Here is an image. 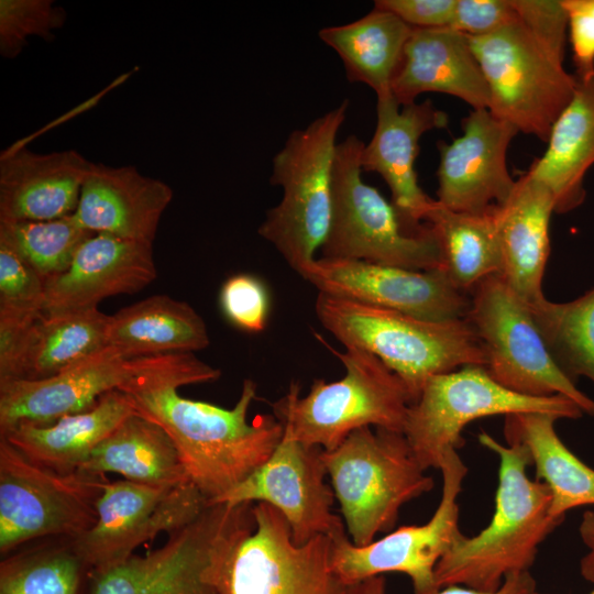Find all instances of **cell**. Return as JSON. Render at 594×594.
Returning a JSON list of instances; mask_svg holds the SVG:
<instances>
[{"mask_svg":"<svg viewBox=\"0 0 594 594\" xmlns=\"http://www.w3.org/2000/svg\"><path fill=\"white\" fill-rule=\"evenodd\" d=\"M130 374L119 386L133 410L158 425L172 439L189 481L208 499L219 498L268 460L284 435L273 414L249 409L257 385L246 378L233 408L188 399L186 385L217 381L219 369L194 353H172L130 360Z\"/></svg>","mask_w":594,"mask_h":594,"instance_id":"6da1fadb","label":"cell"},{"mask_svg":"<svg viewBox=\"0 0 594 594\" xmlns=\"http://www.w3.org/2000/svg\"><path fill=\"white\" fill-rule=\"evenodd\" d=\"M477 439L499 461L494 514L477 535L462 534L440 559L435 571L440 590L497 591L508 575L529 571L539 546L564 521L550 514L548 485L527 476L531 459L526 447L504 446L485 431Z\"/></svg>","mask_w":594,"mask_h":594,"instance_id":"7a4b0ae2","label":"cell"},{"mask_svg":"<svg viewBox=\"0 0 594 594\" xmlns=\"http://www.w3.org/2000/svg\"><path fill=\"white\" fill-rule=\"evenodd\" d=\"M315 311L344 348L364 350L394 372L411 404L431 377L466 365H486L483 344L466 318L426 320L322 293Z\"/></svg>","mask_w":594,"mask_h":594,"instance_id":"3957f363","label":"cell"},{"mask_svg":"<svg viewBox=\"0 0 594 594\" xmlns=\"http://www.w3.org/2000/svg\"><path fill=\"white\" fill-rule=\"evenodd\" d=\"M349 100L293 131L273 158L272 185L283 188L280 202L267 210L258 234L305 278L323 245L332 219L337 135Z\"/></svg>","mask_w":594,"mask_h":594,"instance_id":"277c9868","label":"cell"},{"mask_svg":"<svg viewBox=\"0 0 594 594\" xmlns=\"http://www.w3.org/2000/svg\"><path fill=\"white\" fill-rule=\"evenodd\" d=\"M330 350L342 362L344 376L330 383L315 380L305 397L299 384L292 383L272 404L273 414L297 440L324 451L364 427L403 432L411 400L402 380L364 350Z\"/></svg>","mask_w":594,"mask_h":594,"instance_id":"5b68a950","label":"cell"},{"mask_svg":"<svg viewBox=\"0 0 594 594\" xmlns=\"http://www.w3.org/2000/svg\"><path fill=\"white\" fill-rule=\"evenodd\" d=\"M252 507L208 504L195 520L169 532L161 548L89 571L86 594H222L224 563L254 527Z\"/></svg>","mask_w":594,"mask_h":594,"instance_id":"8992f818","label":"cell"},{"mask_svg":"<svg viewBox=\"0 0 594 594\" xmlns=\"http://www.w3.org/2000/svg\"><path fill=\"white\" fill-rule=\"evenodd\" d=\"M322 459L355 546L392 530L400 508L435 487L403 432L360 428Z\"/></svg>","mask_w":594,"mask_h":594,"instance_id":"52a82bcc","label":"cell"},{"mask_svg":"<svg viewBox=\"0 0 594 594\" xmlns=\"http://www.w3.org/2000/svg\"><path fill=\"white\" fill-rule=\"evenodd\" d=\"M364 143L349 135L337 145L333 210L322 257L428 271L442 268L431 227L409 223L377 188L362 179Z\"/></svg>","mask_w":594,"mask_h":594,"instance_id":"ba28073f","label":"cell"},{"mask_svg":"<svg viewBox=\"0 0 594 594\" xmlns=\"http://www.w3.org/2000/svg\"><path fill=\"white\" fill-rule=\"evenodd\" d=\"M490 90V112L547 142L571 101L578 78L517 18L483 36H469Z\"/></svg>","mask_w":594,"mask_h":594,"instance_id":"9c48e42d","label":"cell"},{"mask_svg":"<svg viewBox=\"0 0 594 594\" xmlns=\"http://www.w3.org/2000/svg\"><path fill=\"white\" fill-rule=\"evenodd\" d=\"M520 413L579 419L581 408L562 395L532 397L515 393L491 377L484 366L466 365L431 377L408 408L403 433L421 465L439 469L447 454L464 444L462 431L477 419Z\"/></svg>","mask_w":594,"mask_h":594,"instance_id":"30bf717a","label":"cell"},{"mask_svg":"<svg viewBox=\"0 0 594 594\" xmlns=\"http://www.w3.org/2000/svg\"><path fill=\"white\" fill-rule=\"evenodd\" d=\"M466 319L483 344L485 369L498 384L526 396H565L594 417V399L561 371L529 307L501 275L482 280L470 293Z\"/></svg>","mask_w":594,"mask_h":594,"instance_id":"8fae6325","label":"cell"},{"mask_svg":"<svg viewBox=\"0 0 594 594\" xmlns=\"http://www.w3.org/2000/svg\"><path fill=\"white\" fill-rule=\"evenodd\" d=\"M105 475L57 473L29 461L0 438V553L30 540H74L97 520Z\"/></svg>","mask_w":594,"mask_h":594,"instance_id":"7c38bea8","label":"cell"},{"mask_svg":"<svg viewBox=\"0 0 594 594\" xmlns=\"http://www.w3.org/2000/svg\"><path fill=\"white\" fill-rule=\"evenodd\" d=\"M255 525L231 550L220 580L222 594H350L331 565V538L296 544L282 513L253 503Z\"/></svg>","mask_w":594,"mask_h":594,"instance_id":"4fadbf2b","label":"cell"},{"mask_svg":"<svg viewBox=\"0 0 594 594\" xmlns=\"http://www.w3.org/2000/svg\"><path fill=\"white\" fill-rule=\"evenodd\" d=\"M440 471L442 494L431 518L424 525L402 526L366 546H355L345 529L331 536V565L337 575L353 585L384 573L406 574L414 594H437L436 566L462 535L458 503L468 468L453 451Z\"/></svg>","mask_w":594,"mask_h":594,"instance_id":"5bb4252c","label":"cell"},{"mask_svg":"<svg viewBox=\"0 0 594 594\" xmlns=\"http://www.w3.org/2000/svg\"><path fill=\"white\" fill-rule=\"evenodd\" d=\"M208 499L191 483L160 487L129 480L105 482L95 525L72 544L89 571L121 562L161 532L195 520Z\"/></svg>","mask_w":594,"mask_h":594,"instance_id":"9a60e30c","label":"cell"},{"mask_svg":"<svg viewBox=\"0 0 594 594\" xmlns=\"http://www.w3.org/2000/svg\"><path fill=\"white\" fill-rule=\"evenodd\" d=\"M323 450L297 440L284 426L282 440L266 462L235 487L208 504L235 506L267 503L278 509L290 526L296 544L344 529L332 513L334 493L326 482Z\"/></svg>","mask_w":594,"mask_h":594,"instance_id":"2e32d148","label":"cell"},{"mask_svg":"<svg viewBox=\"0 0 594 594\" xmlns=\"http://www.w3.org/2000/svg\"><path fill=\"white\" fill-rule=\"evenodd\" d=\"M305 280L319 293L432 321L466 318L470 294L442 268L409 270L354 260L317 258Z\"/></svg>","mask_w":594,"mask_h":594,"instance_id":"e0dca14e","label":"cell"},{"mask_svg":"<svg viewBox=\"0 0 594 594\" xmlns=\"http://www.w3.org/2000/svg\"><path fill=\"white\" fill-rule=\"evenodd\" d=\"M462 135L439 141L437 201L453 211L483 213L504 204L516 186L507 168V151L519 131L488 109L472 110L462 120Z\"/></svg>","mask_w":594,"mask_h":594,"instance_id":"ac0fdd59","label":"cell"},{"mask_svg":"<svg viewBox=\"0 0 594 594\" xmlns=\"http://www.w3.org/2000/svg\"><path fill=\"white\" fill-rule=\"evenodd\" d=\"M130 360L106 346L58 373L40 378L0 381V432L28 421L50 425L92 408L130 374Z\"/></svg>","mask_w":594,"mask_h":594,"instance_id":"d6986e66","label":"cell"},{"mask_svg":"<svg viewBox=\"0 0 594 594\" xmlns=\"http://www.w3.org/2000/svg\"><path fill=\"white\" fill-rule=\"evenodd\" d=\"M376 118L374 134L362 151V169L380 174L398 212L409 223L422 224L435 199L418 184L419 140L430 130L446 128L449 117L430 100L400 106L388 94L377 97Z\"/></svg>","mask_w":594,"mask_h":594,"instance_id":"ffe728a7","label":"cell"},{"mask_svg":"<svg viewBox=\"0 0 594 594\" xmlns=\"http://www.w3.org/2000/svg\"><path fill=\"white\" fill-rule=\"evenodd\" d=\"M157 276L153 246L109 233H92L69 266L45 283L44 314L95 308L112 296L134 294Z\"/></svg>","mask_w":594,"mask_h":594,"instance_id":"44dd1931","label":"cell"},{"mask_svg":"<svg viewBox=\"0 0 594 594\" xmlns=\"http://www.w3.org/2000/svg\"><path fill=\"white\" fill-rule=\"evenodd\" d=\"M172 199L173 189L166 183L141 174L134 166L91 163L73 216L91 233L153 246Z\"/></svg>","mask_w":594,"mask_h":594,"instance_id":"7402d4cb","label":"cell"},{"mask_svg":"<svg viewBox=\"0 0 594 594\" xmlns=\"http://www.w3.org/2000/svg\"><path fill=\"white\" fill-rule=\"evenodd\" d=\"M400 106L425 92L453 96L473 110L488 109L490 90L469 36L451 28H413L391 86Z\"/></svg>","mask_w":594,"mask_h":594,"instance_id":"603a6c76","label":"cell"},{"mask_svg":"<svg viewBox=\"0 0 594 594\" xmlns=\"http://www.w3.org/2000/svg\"><path fill=\"white\" fill-rule=\"evenodd\" d=\"M91 162L75 150L25 147L0 158V220H53L75 212Z\"/></svg>","mask_w":594,"mask_h":594,"instance_id":"cb8c5ba5","label":"cell"},{"mask_svg":"<svg viewBox=\"0 0 594 594\" xmlns=\"http://www.w3.org/2000/svg\"><path fill=\"white\" fill-rule=\"evenodd\" d=\"M556 213L550 191L527 172L509 198L494 208L501 276L531 307L546 299L542 279L550 254L549 224Z\"/></svg>","mask_w":594,"mask_h":594,"instance_id":"d4e9b609","label":"cell"},{"mask_svg":"<svg viewBox=\"0 0 594 594\" xmlns=\"http://www.w3.org/2000/svg\"><path fill=\"white\" fill-rule=\"evenodd\" d=\"M133 414L124 394L113 389L89 410L44 426L22 421L0 433L29 461L67 474L76 472L92 450Z\"/></svg>","mask_w":594,"mask_h":594,"instance_id":"484cf974","label":"cell"},{"mask_svg":"<svg viewBox=\"0 0 594 594\" xmlns=\"http://www.w3.org/2000/svg\"><path fill=\"white\" fill-rule=\"evenodd\" d=\"M543 154L527 173L553 197L556 213L585 200L584 176L594 164V77L579 80L575 92L553 123Z\"/></svg>","mask_w":594,"mask_h":594,"instance_id":"4316f807","label":"cell"},{"mask_svg":"<svg viewBox=\"0 0 594 594\" xmlns=\"http://www.w3.org/2000/svg\"><path fill=\"white\" fill-rule=\"evenodd\" d=\"M210 344L207 324L187 302L153 295L110 316L107 346L127 360L194 353Z\"/></svg>","mask_w":594,"mask_h":594,"instance_id":"83f0119b","label":"cell"},{"mask_svg":"<svg viewBox=\"0 0 594 594\" xmlns=\"http://www.w3.org/2000/svg\"><path fill=\"white\" fill-rule=\"evenodd\" d=\"M77 471L90 475L118 473L125 480L160 487L190 483L168 435L136 413L102 440Z\"/></svg>","mask_w":594,"mask_h":594,"instance_id":"f1b7e54d","label":"cell"},{"mask_svg":"<svg viewBox=\"0 0 594 594\" xmlns=\"http://www.w3.org/2000/svg\"><path fill=\"white\" fill-rule=\"evenodd\" d=\"M558 417L542 413L505 416L507 444L526 447L538 481L551 492L550 514L565 518L569 510L594 505V469L576 457L556 431Z\"/></svg>","mask_w":594,"mask_h":594,"instance_id":"f546056e","label":"cell"},{"mask_svg":"<svg viewBox=\"0 0 594 594\" xmlns=\"http://www.w3.org/2000/svg\"><path fill=\"white\" fill-rule=\"evenodd\" d=\"M411 31L393 12L374 8L351 23L321 29L319 37L338 53L348 80L370 86L378 97L392 94Z\"/></svg>","mask_w":594,"mask_h":594,"instance_id":"4dcf8cb0","label":"cell"},{"mask_svg":"<svg viewBox=\"0 0 594 594\" xmlns=\"http://www.w3.org/2000/svg\"><path fill=\"white\" fill-rule=\"evenodd\" d=\"M494 208L483 213L459 212L435 199L424 220L438 240L442 270L459 289L468 294L482 280L499 275L502 271Z\"/></svg>","mask_w":594,"mask_h":594,"instance_id":"1f68e13d","label":"cell"},{"mask_svg":"<svg viewBox=\"0 0 594 594\" xmlns=\"http://www.w3.org/2000/svg\"><path fill=\"white\" fill-rule=\"evenodd\" d=\"M109 318L97 307L43 314L32 327L20 378L52 376L106 348Z\"/></svg>","mask_w":594,"mask_h":594,"instance_id":"d6a6232c","label":"cell"},{"mask_svg":"<svg viewBox=\"0 0 594 594\" xmlns=\"http://www.w3.org/2000/svg\"><path fill=\"white\" fill-rule=\"evenodd\" d=\"M529 309L561 371L574 383L580 376L594 383V288L571 301L546 298Z\"/></svg>","mask_w":594,"mask_h":594,"instance_id":"836d02e7","label":"cell"},{"mask_svg":"<svg viewBox=\"0 0 594 594\" xmlns=\"http://www.w3.org/2000/svg\"><path fill=\"white\" fill-rule=\"evenodd\" d=\"M88 573L69 540L7 556L0 563V594H81Z\"/></svg>","mask_w":594,"mask_h":594,"instance_id":"e575fe53","label":"cell"},{"mask_svg":"<svg viewBox=\"0 0 594 594\" xmlns=\"http://www.w3.org/2000/svg\"><path fill=\"white\" fill-rule=\"evenodd\" d=\"M92 233L73 215L53 220H0V240L13 248L45 280L62 274Z\"/></svg>","mask_w":594,"mask_h":594,"instance_id":"d590c367","label":"cell"},{"mask_svg":"<svg viewBox=\"0 0 594 594\" xmlns=\"http://www.w3.org/2000/svg\"><path fill=\"white\" fill-rule=\"evenodd\" d=\"M67 13L52 0L0 1V54L15 58L29 37L54 38V31L66 22Z\"/></svg>","mask_w":594,"mask_h":594,"instance_id":"8d00e7d4","label":"cell"},{"mask_svg":"<svg viewBox=\"0 0 594 594\" xmlns=\"http://www.w3.org/2000/svg\"><path fill=\"white\" fill-rule=\"evenodd\" d=\"M219 304L224 317L238 329L258 333L266 328L271 296L261 278L246 273L230 276L221 286Z\"/></svg>","mask_w":594,"mask_h":594,"instance_id":"74e56055","label":"cell"},{"mask_svg":"<svg viewBox=\"0 0 594 594\" xmlns=\"http://www.w3.org/2000/svg\"><path fill=\"white\" fill-rule=\"evenodd\" d=\"M45 280L7 242L0 240V308L44 312Z\"/></svg>","mask_w":594,"mask_h":594,"instance_id":"f35d334b","label":"cell"},{"mask_svg":"<svg viewBox=\"0 0 594 594\" xmlns=\"http://www.w3.org/2000/svg\"><path fill=\"white\" fill-rule=\"evenodd\" d=\"M517 20L546 47L564 58L568 14L561 0H513Z\"/></svg>","mask_w":594,"mask_h":594,"instance_id":"ab89813d","label":"cell"},{"mask_svg":"<svg viewBox=\"0 0 594 594\" xmlns=\"http://www.w3.org/2000/svg\"><path fill=\"white\" fill-rule=\"evenodd\" d=\"M43 314L0 308V381L20 378L32 327Z\"/></svg>","mask_w":594,"mask_h":594,"instance_id":"60d3db41","label":"cell"},{"mask_svg":"<svg viewBox=\"0 0 594 594\" xmlns=\"http://www.w3.org/2000/svg\"><path fill=\"white\" fill-rule=\"evenodd\" d=\"M568 14V36L572 46L575 77H594V0H561Z\"/></svg>","mask_w":594,"mask_h":594,"instance_id":"b9f144b4","label":"cell"},{"mask_svg":"<svg viewBox=\"0 0 594 594\" xmlns=\"http://www.w3.org/2000/svg\"><path fill=\"white\" fill-rule=\"evenodd\" d=\"M516 19L513 0H457L451 29L483 36Z\"/></svg>","mask_w":594,"mask_h":594,"instance_id":"7bdbcfd3","label":"cell"},{"mask_svg":"<svg viewBox=\"0 0 594 594\" xmlns=\"http://www.w3.org/2000/svg\"><path fill=\"white\" fill-rule=\"evenodd\" d=\"M457 0H376L374 8L387 10L411 28H450Z\"/></svg>","mask_w":594,"mask_h":594,"instance_id":"ee69618b","label":"cell"},{"mask_svg":"<svg viewBox=\"0 0 594 594\" xmlns=\"http://www.w3.org/2000/svg\"><path fill=\"white\" fill-rule=\"evenodd\" d=\"M437 594H539L537 582L529 571L508 575L503 585L494 592H483L463 585H450Z\"/></svg>","mask_w":594,"mask_h":594,"instance_id":"f6af8a7d","label":"cell"},{"mask_svg":"<svg viewBox=\"0 0 594 594\" xmlns=\"http://www.w3.org/2000/svg\"><path fill=\"white\" fill-rule=\"evenodd\" d=\"M581 540L587 548L580 561V573L584 580L594 584V510H585L579 525Z\"/></svg>","mask_w":594,"mask_h":594,"instance_id":"bcb514c9","label":"cell"},{"mask_svg":"<svg viewBox=\"0 0 594 594\" xmlns=\"http://www.w3.org/2000/svg\"><path fill=\"white\" fill-rule=\"evenodd\" d=\"M386 580L383 575L369 578L362 582L350 585V594H385Z\"/></svg>","mask_w":594,"mask_h":594,"instance_id":"7dc6e473","label":"cell"},{"mask_svg":"<svg viewBox=\"0 0 594 594\" xmlns=\"http://www.w3.org/2000/svg\"><path fill=\"white\" fill-rule=\"evenodd\" d=\"M539 594H540V593H539ZM587 594H594V588H593L590 593H587Z\"/></svg>","mask_w":594,"mask_h":594,"instance_id":"c3c4849f","label":"cell"}]
</instances>
